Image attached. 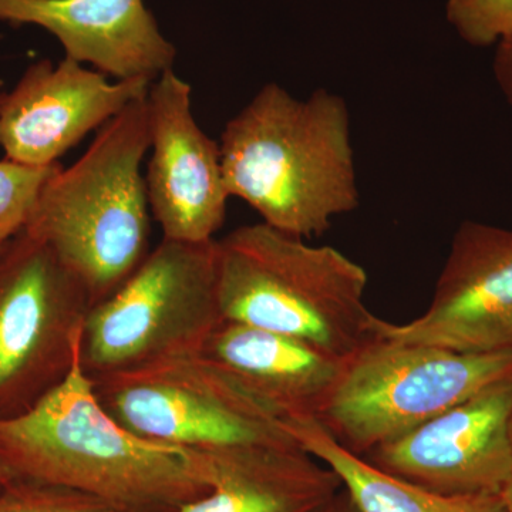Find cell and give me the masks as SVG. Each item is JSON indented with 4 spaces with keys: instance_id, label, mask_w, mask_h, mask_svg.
Instances as JSON below:
<instances>
[{
    "instance_id": "8fae6325",
    "label": "cell",
    "mask_w": 512,
    "mask_h": 512,
    "mask_svg": "<svg viewBox=\"0 0 512 512\" xmlns=\"http://www.w3.org/2000/svg\"><path fill=\"white\" fill-rule=\"evenodd\" d=\"M191 86L173 69L147 96L150 150L146 187L151 215L170 241H214L227 217L229 194L221 148L195 120Z\"/></svg>"
},
{
    "instance_id": "9a60e30c",
    "label": "cell",
    "mask_w": 512,
    "mask_h": 512,
    "mask_svg": "<svg viewBox=\"0 0 512 512\" xmlns=\"http://www.w3.org/2000/svg\"><path fill=\"white\" fill-rule=\"evenodd\" d=\"M211 490L177 512H319L342 490L338 474L299 446L208 451Z\"/></svg>"
},
{
    "instance_id": "7402d4cb",
    "label": "cell",
    "mask_w": 512,
    "mask_h": 512,
    "mask_svg": "<svg viewBox=\"0 0 512 512\" xmlns=\"http://www.w3.org/2000/svg\"><path fill=\"white\" fill-rule=\"evenodd\" d=\"M501 495H503L505 505H507L508 512H512V478L510 480V483L505 485V488Z\"/></svg>"
},
{
    "instance_id": "ffe728a7",
    "label": "cell",
    "mask_w": 512,
    "mask_h": 512,
    "mask_svg": "<svg viewBox=\"0 0 512 512\" xmlns=\"http://www.w3.org/2000/svg\"><path fill=\"white\" fill-rule=\"evenodd\" d=\"M493 73L498 89L512 107V35L495 45Z\"/></svg>"
},
{
    "instance_id": "6da1fadb",
    "label": "cell",
    "mask_w": 512,
    "mask_h": 512,
    "mask_svg": "<svg viewBox=\"0 0 512 512\" xmlns=\"http://www.w3.org/2000/svg\"><path fill=\"white\" fill-rule=\"evenodd\" d=\"M0 466L12 480L70 488L119 512H177L212 483L208 451L143 439L114 420L82 355L32 407L0 417Z\"/></svg>"
},
{
    "instance_id": "30bf717a",
    "label": "cell",
    "mask_w": 512,
    "mask_h": 512,
    "mask_svg": "<svg viewBox=\"0 0 512 512\" xmlns=\"http://www.w3.org/2000/svg\"><path fill=\"white\" fill-rule=\"evenodd\" d=\"M511 426L512 375L363 458L434 493L501 494L512 478Z\"/></svg>"
},
{
    "instance_id": "484cf974",
    "label": "cell",
    "mask_w": 512,
    "mask_h": 512,
    "mask_svg": "<svg viewBox=\"0 0 512 512\" xmlns=\"http://www.w3.org/2000/svg\"><path fill=\"white\" fill-rule=\"evenodd\" d=\"M5 244H6V242H5ZM2 247H3V244H2V245H0V249H2Z\"/></svg>"
},
{
    "instance_id": "7a4b0ae2",
    "label": "cell",
    "mask_w": 512,
    "mask_h": 512,
    "mask_svg": "<svg viewBox=\"0 0 512 512\" xmlns=\"http://www.w3.org/2000/svg\"><path fill=\"white\" fill-rule=\"evenodd\" d=\"M221 161L229 197L296 238L322 235L359 207L348 104L316 89L296 99L268 83L225 124Z\"/></svg>"
},
{
    "instance_id": "7c38bea8",
    "label": "cell",
    "mask_w": 512,
    "mask_h": 512,
    "mask_svg": "<svg viewBox=\"0 0 512 512\" xmlns=\"http://www.w3.org/2000/svg\"><path fill=\"white\" fill-rule=\"evenodd\" d=\"M147 79L114 80L72 57L30 64L10 92H0V148L5 158L50 167L87 134L99 131L150 93Z\"/></svg>"
},
{
    "instance_id": "5bb4252c",
    "label": "cell",
    "mask_w": 512,
    "mask_h": 512,
    "mask_svg": "<svg viewBox=\"0 0 512 512\" xmlns=\"http://www.w3.org/2000/svg\"><path fill=\"white\" fill-rule=\"evenodd\" d=\"M200 355L282 420L318 419L349 360L291 336L228 320H222Z\"/></svg>"
},
{
    "instance_id": "277c9868",
    "label": "cell",
    "mask_w": 512,
    "mask_h": 512,
    "mask_svg": "<svg viewBox=\"0 0 512 512\" xmlns=\"http://www.w3.org/2000/svg\"><path fill=\"white\" fill-rule=\"evenodd\" d=\"M222 320L311 343L350 359L375 339L367 272L339 249L313 247L264 224L218 239Z\"/></svg>"
},
{
    "instance_id": "9c48e42d",
    "label": "cell",
    "mask_w": 512,
    "mask_h": 512,
    "mask_svg": "<svg viewBox=\"0 0 512 512\" xmlns=\"http://www.w3.org/2000/svg\"><path fill=\"white\" fill-rule=\"evenodd\" d=\"M375 335L466 355L512 352V229L464 221L426 312L402 325L377 318Z\"/></svg>"
},
{
    "instance_id": "ac0fdd59",
    "label": "cell",
    "mask_w": 512,
    "mask_h": 512,
    "mask_svg": "<svg viewBox=\"0 0 512 512\" xmlns=\"http://www.w3.org/2000/svg\"><path fill=\"white\" fill-rule=\"evenodd\" d=\"M447 22L474 47H490L512 35V0H447Z\"/></svg>"
},
{
    "instance_id": "d4e9b609",
    "label": "cell",
    "mask_w": 512,
    "mask_h": 512,
    "mask_svg": "<svg viewBox=\"0 0 512 512\" xmlns=\"http://www.w3.org/2000/svg\"><path fill=\"white\" fill-rule=\"evenodd\" d=\"M511 440H512V426H511Z\"/></svg>"
},
{
    "instance_id": "8992f818",
    "label": "cell",
    "mask_w": 512,
    "mask_h": 512,
    "mask_svg": "<svg viewBox=\"0 0 512 512\" xmlns=\"http://www.w3.org/2000/svg\"><path fill=\"white\" fill-rule=\"evenodd\" d=\"M511 375L512 352L466 355L376 335L350 357L316 420L363 457Z\"/></svg>"
},
{
    "instance_id": "e0dca14e",
    "label": "cell",
    "mask_w": 512,
    "mask_h": 512,
    "mask_svg": "<svg viewBox=\"0 0 512 512\" xmlns=\"http://www.w3.org/2000/svg\"><path fill=\"white\" fill-rule=\"evenodd\" d=\"M62 167H29L0 160V245L25 231L43 185Z\"/></svg>"
},
{
    "instance_id": "5b68a950",
    "label": "cell",
    "mask_w": 512,
    "mask_h": 512,
    "mask_svg": "<svg viewBox=\"0 0 512 512\" xmlns=\"http://www.w3.org/2000/svg\"><path fill=\"white\" fill-rule=\"evenodd\" d=\"M218 239H164L84 322L82 365L96 377L168 357L200 355L222 316Z\"/></svg>"
},
{
    "instance_id": "ba28073f",
    "label": "cell",
    "mask_w": 512,
    "mask_h": 512,
    "mask_svg": "<svg viewBox=\"0 0 512 512\" xmlns=\"http://www.w3.org/2000/svg\"><path fill=\"white\" fill-rule=\"evenodd\" d=\"M89 292L50 249L20 232L0 249V417L28 410L82 350Z\"/></svg>"
},
{
    "instance_id": "d6986e66",
    "label": "cell",
    "mask_w": 512,
    "mask_h": 512,
    "mask_svg": "<svg viewBox=\"0 0 512 512\" xmlns=\"http://www.w3.org/2000/svg\"><path fill=\"white\" fill-rule=\"evenodd\" d=\"M0 512H119L93 495L57 485L10 480L0 491Z\"/></svg>"
},
{
    "instance_id": "cb8c5ba5",
    "label": "cell",
    "mask_w": 512,
    "mask_h": 512,
    "mask_svg": "<svg viewBox=\"0 0 512 512\" xmlns=\"http://www.w3.org/2000/svg\"><path fill=\"white\" fill-rule=\"evenodd\" d=\"M2 86H3V82H2V79H0V89H2Z\"/></svg>"
},
{
    "instance_id": "2e32d148",
    "label": "cell",
    "mask_w": 512,
    "mask_h": 512,
    "mask_svg": "<svg viewBox=\"0 0 512 512\" xmlns=\"http://www.w3.org/2000/svg\"><path fill=\"white\" fill-rule=\"evenodd\" d=\"M299 447L338 474L363 512H508L501 494L446 495L383 473L350 453L312 417L282 420Z\"/></svg>"
},
{
    "instance_id": "44dd1931",
    "label": "cell",
    "mask_w": 512,
    "mask_h": 512,
    "mask_svg": "<svg viewBox=\"0 0 512 512\" xmlns=\"http://www.w3.org/2000/svg\"><path fill=\"white\" fill-rule=\"evenodd\" d=\"M319 512H363L360 510L359 505L353 500L352 495L348 493V490L342 487L332 500L329 501L325 507Z\"/></svg>"
},
{
    "instance_id": "52a82bcc",
    "label": "cell",
    "mask_w": 512,
    "mask_h": 512,
    "mask_svg": "<svg viewBox=\"0 0 512 512\" xmlns=\"http://www.w3.org/2000/svg\"><path fill=\"white\" fill-rule=\"evenodd\" d=\"M92 379L101 406L143 439L201 451L298 446L278 414L202 355Z\"/></svg>"
},
{
    "instance_id": "4fadbf2b",
    "label": "cell",
    "mask_w": 512,
    "mask_h": 512,
    "mask_svg": "<svg viewBox=\"0 0 512 512\" xmlns=\"http://www.w3.org/2000/svg\"><path fill=\"white\" fill-rule=\"evenodd\" d=\"M0 22L47 30L67 57L114 80L154 82L177 55L143 0H0Z\"/></svg>"
},
{
    "instance_id": "3957f363",
    "label": "cell",
    "mask_w": 512,
    "mask_h": 512,
    "mask_svg": "<svg viewBox=\"0 0 512 512\" xmlns=\"http://www.w3.org/2000/svg\"><path fill=\"white\" fill-rule=\"evenodd\" d=\"M150 143L144 97L104 124L76 163L47 180L23 231L82 282L93 306L150 252L151 211L141 174Z\"/></svg>"
},
{
    "instance_id": "603a6c76",
    "label": "cell",
    "mask_w": 512,
    "mask_h": 512,
    "mask_svg": "<svg viewBox=\"0 0 512 512\" xmlns=\"http://www.w3.org/2000/svg\"><path fill=\"white\" fill-rule=\"evenodd\" d=\"M10 480H12V478H10L8 474H6V471L3 470L2 466H0V491L10 483Z\"/></svg>"
}]
</instances>
